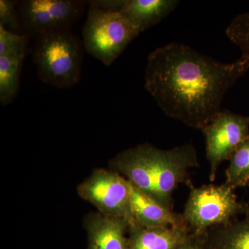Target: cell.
Returning a JSON list of instances; mask_svg holds the SVG:
<instances>
[{"label": "cell", "mask_w": 249, "mask_h": 249, "mask_svg": "<svg viewBox=\"0 0 249 249\" xmlns=\"http://www.w3.org/2000/svg\"><path fill=\"white\" fill-rule=\"evenodd\" d=\"M249 69L246 59L224 63L172 42L149 54L145 88L165 115L201 131L222 111L226 93Z\"/></svg>", "instance_id": "6da1fadb"}, {"label": "cell", "mask_w": 249, "mask_h": 249, "mask_svg": "<svg viewBox=\"0 0 249 249\" xmlns=\"http://www.w3.org/2000/svg\"><path fill=\"white\" fill-rule=\"evenodd\" d=\"M226 171V184L235 190L249 183V137L236 149Z\"/></svg>", "instance_id": "9a60e30c"}, {"label": "cell", "mask_w": 249, "mask_h": 249, "mask_svg": "<svg viewBox=\"0 0 249 249\" xmlns=\"http://www.w3.org/2000/svg\"><path fill=\"white\" fill-rule=\"evenodd\" d=\"M187 186L190 195L182 214L190 233L193 235H204L249 211V205L238 201L235 190L226 183L196 187L191 181Z\"/></svg>", "instance_id": "3957f363"}, {"label": "cell", "mask_w": 249, "mask_h": 249, "mask_svg": "<svg viewBox=\"0 0 249 249\" xmlns=\"http://www.w3.org/2000/svg\"><path fill=\"white\" fill-rule=\"evenodd\" d=\"M225 33L229 40L240 49L241 58L249 60V13L236 16Z\"/></svg>", "instance_id": "2e32d148"}, {"label": "cell", "mask_w": 249, "mask_h": 249, "mask_svg": "<svg viewBox=\"0 0 249 249\" xmlns=\"http://www.w3.org/2000/svg\"><path fill=\"white\" fill-rule=\"evenodd\" d=\"M33 61L37 76L47 84L60 89L74 86L80 81L83 47L70 29L36 36Z\"/></svg>", "instance_id": "7a4b0ae2"}, {"label": "cell", "mask_w": 249, "mask_h": 249, "mask_svg": "<svg viewBox=\"0 0 249 249\" xmlns=\"http://www.w3.org/2000/svg\"><path fill=\"white\" fill-rule=\"evenodd\" d=\"M186 227L129 229L127 249H178L190 235Z\"/></svg>", "instance_id": "7c38bea8"}, {"label": "cell", "mask_w": 249, "mask_h": 249, "mask_svg": "<svg viewBox=\"0 0 249 249\" xmlns=\"http://www.w3.org/2000/svg\"><path fill=\"white\" fill-rule=\"evenodd\" d=\"M199 166L196 149L191 143L162 150L156 180L155 199L173 209V194L180 183L191 182L189 170Z\"/></svg>", "instance_id": "ba28073f"}, {"label": "cell", "mask_w": 249, "mask_h": 249, "mask_svg": "<svg viewBox=\"0 0 249 249\" xmlns=\"http://www.w3.org/2000/svg\"><path fill=\"white\" fill-rule=\"evenodd\" d=\"M26 55L0 57V103L6 106L17 96L21 69Z\"/></svg>", "instance_id": "5bb4252c"}, {"label": "cell", "mask_w": 249, "mask_h": 249, "mask_svg": "<svg viewBox=\"0 0 249 249\" xmlns=\"http://www.w3.org/2000/svg\"><path fill=\"white\" fill-rule=\"evenodd\" d=\"M28 37L27 35L11 32L0 26V57L26 55Z\"/></svg>", "instance_id": "e0dca14e"}, {"label": "cell", "mask_w": 249, "mask_h": 249, "mask_svg": "<svg viewBox=\"0 0 249 249\" xmlns=\"http://www.w3.org/2000/svg\"><path fill=\"white\" fill-rule=\"evenodd\" d=\"M88 236L87 249H127L129 225L127 221L91 213L84 219Z\"/></svg>", "instance_id": "30bf717a"}, {"label": "cell", "mask_w": 249, "mask_h": 249, "mask_svg": "<svg viewBox=\"0 0 249 249\" xmlns=\"http://www.w3.org/2000/svg\"><path fill=\"white\" fill-rule=\"evenodd\" d=\"M106 11L122 15L140 33L158 24L173 11L176 0H97L90 1Z\"/></svg>", "instance_id": "9c48e42d"}, {"label": "cell", "mask_w": 249, "mask_h": 249, "mask_svg": "<svg viewBox=\"0 0 249 249\" xmlns=\"http://www.w3.org/2000/svg\"><path fill=\"white\" fill-rule=\"evenodd\" d=\"M131 207L136 222L145 229L186 227L183 214L176 213L130 183Z\"/></svg>", "instance_id": "8fae6325"}, {"label": "cell", "mask_w": 249, "mask_h": 249, "mask_svg": "<svg viewBox=\"0 0 249 249\" xmlns=\"http://www.w3.org/2000/svg\"><path fill=\"white\" fill-rule=\"evenodd\" d=\"M89 2L83 46L89 55L109 66L141 33L119 13Z\"/></svg>", "instance_id": "277c9868"}, {"label": "cell", "mask_w": 249, "mask_h": 249, "mask_svg": "<svg viewBox=\"0 0 249 249\" xmlns=\"http://www.w3.org/2000/svg\"><path fill=\"white\" fill-rule=\"evenodd\" d=\"M84 1L26 0L18 3L23 34L37 36L70 29L84 11Z\"/></svg>", "instance_id": "8992f818"}, {"label": "cell", "mask_w": 249, "mask_h": 249, "mask_svg": "<svg viewBox=\"0 0 249 249\" xmlns=\"http://www.w3.org/2000/svg\"><path fill=\"white\" fill-rule=\"evenodd\" d=\"M201 132L206 141L210 181L213 182L222 162L230 160L236 149L249 137V116L222 109Z\"/></svg>", "instance_id": "52a82bcc"}, {"label": "cell", "mask_w": 249, "mask_h": 249, "mask_svg": "<svg viewBox=\"0 0 249 249\" xmlns=\"http://www.w3.org/2000/svg\"><path fill=\"white\" fill-rule=\"evenodd\" d=\"M18 3L12 0H0V26L11 32L24 34L19 22Z\"/></svg>", "instance_id": "ac0fdd59"}, {"label": "cell", "mask_w": 249, "mask_h": 249, "mask_svg": "<svg viewBox=\"0 0 249 249\" xmlns=\"http://www.w3.org/2000/svg\"><path fill=\"white\" fill-rule=\"evenodd\" d=\"M78 196L107 217L127 221L129 229L139 227L131 207L130 183L114 170L98 168L77 188Z\"/></svg>", "instance_id": "5b68a950"}, {"label": "cell", "mask_w": 249, "mask_h": 249, "mask_svg": "<svg viewBox=\"0 0 249 249\" xmlns=\"http://www.w3.org/2000/svg\"><path fill=\"white\" fill-rule=\"evenodd\" d=\"M204 249H249V211L242 220L233 219L206 232Z\"/></svg>", "instance_id": "4fadbf2b"}, {"label": "cell", "mask_w": 249, "mask_h": 249, "mask_svg": "<svg viewBox=\"0 0 249 249\" xmlns=\"http://www.w3.org/2000/svg\"><path fill=\"white\" fill-rule=\"evenodd\" d=\"M178 249H204V235L190 234L188 240Z\"/></svg>", "instance_id": "d6986e66"}]
</instances>
